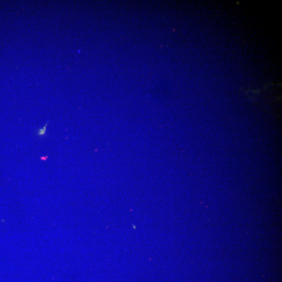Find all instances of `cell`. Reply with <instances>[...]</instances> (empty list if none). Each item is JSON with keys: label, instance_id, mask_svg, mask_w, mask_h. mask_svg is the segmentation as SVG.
<instances>
[{"label": "cell", "instance_id": "1", "mask_svg": "<svg viewBox=\"0 0 282 282\" xmlns=\"http://www.w3.org/2000/svg\"><path fill=\"white\" fill-rule=\"evenodd\" d=\"M48 122L42 128H40V129H39L37 131V134L40 136V137H43L44 136H45L46 135V128H47V126L48 125Z\"/></svg>", "mask_w": 282, "mask_h": 282}]
</instances>
